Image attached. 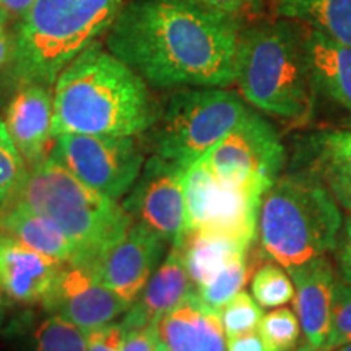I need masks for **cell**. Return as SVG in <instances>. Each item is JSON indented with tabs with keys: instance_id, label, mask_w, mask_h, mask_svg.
<instances>
[{
	"instance_id": "cell-1",
	"label": "cell",
	"mask_w": 351,
	"mask_h": 351,
	"mask_svg": "<svg viewBox=\"0 0 351 351\" xmlns=\"http://www.w3.org/2000/svg\"><path fill=\"white\" fill-rule=\"evenodd\" d=\"M236 16L191 0H132L106 46L153 88H228L236 80Z\"/></svg>"
},
{
	"instance_id": "cell-2",
	"label": "cell",
	"mask_w": 351,
	"mask_h": 351,
	"mask_svg": "<svg viewBox=\"0 0 351 351\" xmlns=\"http://www.w3.org/2000/svg\"><path fill=\"white\" fill-rule=\"evenodd\" d=\"M52 134L135 137L150 130L158 108L148 83L99 43L62 70L52 95Z\"/></svg>"
},
{
	"instance_id": "cell-3",
	"label": "cell",
	"mask_w": 351,
	"mask_h": 351,
	"mask_svg": "<svg viewBox=\"0 0 351 351\" xmlns=\"http://www.w3.org/2000/svg\"><path fill=\"white\" fill-rule=\"evenodd\" d=\"M343 213L313 171L280 176L262 197L257 238L263 254L291 270L335 251Z\"/></svg>"
},
{
	"instance_id": "cell-4",
	"label": "cell",
	"mask_w": 351,
	"mask_h": 351,
	"mask_svg": "<svg viewBox=\"0 0 351 351\" xmlns=\"http://www.w3.org/2000/svg\"><path fill=\"white\" fill-rule=\"evenodd\" d=\"M234 83L258 111L296 124L309 119L315 86L300 29L278 21L241 32Z\"/></svg>"
},
{
	"instance_id": "cell-5",
	"label": "cell",
	"mask_w": 351,
	"mask_h": 351,
	"mask_svg": "<svg viewBox=\"0 0 351 351\" xmlns=\"http://www.w3.org/2000/svg\"><path fill=\"white\" fill-rule=\"evenodd\" d=\"M8 202L52 219L72 244L73 262L88 267L119 241L132 223L117 200L88 187L52 155L38 169L26 173Z\"/></svg>"
},
{
	"instance_id": "cell-6",
	"label": "cell",
	"mask_w": 351,
	"mask_h": 351,
	"mask_svg": "<svg viewBox=\"0 0 351 351\" xmlns=\"http://www.w3.org/2000/svg\"><path fill=\"white\" fill-rule=\"evenodd\" d=\"M124 0H36L21 16L12 62L23 83L49 86L86 47L108 33Z\"/></svg>"
},
{
	"instance_id": "cell-7",
	"label": "cell",
	"mask_w": 351,
	"mask_h": 351,
	"mask_svg": "<svg viewBox=\"0 0 351 351\" xmlns=\"http://www.w3.org/2000/svg\"><path fill=\"white\" fill-rule=\"evenodd\" d=\"M252 109L234 91L218 86L182 88L155 122V155L191 166L244 121Z\"/></svg>"
},
{
	"instance_id": "cell-8",
	"label": "cell",
	"mask_w": 351,
	"mask_h": 351,
	"mask_svg": "<svg viewBox=\"0 0 351 351\" xmlns=\"http://www.w3.org/2000/svg\"><path fill=\"white\" fill-rule=\"evenodd\" d=\"M263 195L254 189L219 181L204 161H195L184 173L186 234L213 230L252 247Z\"/></svg>"
},
{
	"instance_id": "cell-9",
	"label": "cell",
	"mask_w": 351,
	"mask_h": 351,
	"mask_svg": "<svg viewBox=\"0 0 351 351\" xmlns=\"http://www.w3.org/2000/svg\"><path fill=\"white\" fill-rule=\"evenodd\" d=\"M200 160L219 181L265 194L280 178L287 152L274 125L252 109Z\"/></svg>"
},
{
	"instance_id": "cell-10",
	"label": "cell",
	"mask_w": 351,
	"mask_h": 351,
	"mask_svg": "<svg viewBox=\"0 0 351 351\" xmlns=\"http://www.w3.org/2000/svg\"><path fill=\"white\" fill-rule=\"evenodd\" d=\"M51 155L83 184L112 200L130 191L145 165L134 137L57 135Z\"/></svg>"
},
{
	"instance_id": "cell-11",
	"label": "cell",
	"mask_w": 351,
	"mask_h": 351,
	"mask_svg": "<svg viewBox=\"0 0 351 351\" xmlns=\"http://www.w3.org/2000/svg\"><path fill=\"white\" fill-rule=\"evenodd\" d=\"M184 173V166L153 155L122 202L132 225L152 231L169 245H182L186 238Z\"/></svg>"
},
{
	"instance_id": "cell-12",
	"label": "cell",
	"mask_w": 351,
	"mask_h": 351,
	"mask_svg": "<svg viewBox=\"0 0 351 351\" xmlns=\"http://www.w3.org/2000/svg\"><path fill=\"white\" fill-rule=\"evenodd\" d=\"M43 306L47 314L59 315L85 333L116 322L130 307L91 267L73 261L62 263Z\"/></svg>"
},
{
	"instance_id": "cell-13",
	"label": "cell",
	"mask_w": 351,
	"mask_h": 351,
	"mask_svg": "<svg viewBox=\"0 0 351 351\" xmlns=\"http://www.w3.org/2000/svg\"><path fill=\"white\" fill-rule=\"evenodd\" d=\"M168 243L142 226L132 225L91 269L111 291L132 306L163 257Z\"/></svg>"
},
{
	"instance_id": "cell-14",
	"label": "cell",
	"mask_w": 351,
	"mask_h": 351,
	"mask_svg": "<svg viewBox=\"0 0 351 351\" xmlns=\"http://www.w3.org/2000/svg\"><path fill=\"white\" fill-rule=\"evenodd\" d=\"M52 95L41 83H23L7 109L5 125L13 145L23 158L26 171L43 166L51 156L56 137L52 134Z\"/></svg>"
},
{
	"instance_id": "cell-15",
	"label": "cell",
	"mask_w": 351,
	"mask_h": 351,
	"mask_svg": "<svg viewBox=\"0 0 351 351\" xmlns=\"http://www.w3.org/2000/svg\"><path fill=\"white\" fill-rule=\"evenodd\" d=\"M62 262L33 251L5 231H0V295L19 304L43 302Z\"/></svg>"
},
{
	"instance_id": "cell-16",
	"label": "cell",
	"mask_w": 351,
	"mask_h": 351,
	"mask_svg": "<svg viewBox=\"0 0 351 351\" xmlns=\"http://www.w3.org/2000/svg\"><path fill=\"white\" fill-rule=\"evenodd\" d=\"M194 295L195 288L184 262L182 245H171L168 256L156 267L142 293L127 309L124 319L121 320L122 327L129 330L156 326L165 314Z\"/></svg>"
},
{
	"instance_id": "cell-17",
	"label": "cell",
	"mask_w": 351,
	"mask_h": 351,
	"mask_svg": "<svg viewBox=\"0 0 351 351\" xmlns=\"http://www.w3.org/2000/svg\"><path fill=\"white\" fill-rule=\"evenodd\" d=\"M288 274L295 285V314L306 337V345L320 351L330 327L335 270L324 256L288 270Z\"/></svg>"
},
{
	"instance_id": "cell-18",
	"label": "cell",
	"mask_w": 351,
	"mask_h": 351,
	"mask_svg": "<svg viewBox=\"0 0 351 351\" xmlns=\"http://www.w3.org/2000/svg\"><path fill=\"white\" fill-rule=\"evenodd\" d=\"M304 49L314 86L351 112V47L313 29Z\"/></svg>"
},
{
	"instance_id": "cell-19",
	"label": "cell",
	"mask_w": 351,
	"mask_h": 351,
	"mask_svg": "<svg viewBox=\"0 0 351 351\" xmlns=\"http://www.w3.org/2000/svg\"><path fill=\"white\" fill-rule=\"evenodd\" d=\"M0 231L57 262L65 263L75 257L67 236L52 219L16 202H8L0 212Z\"/></svg>"
},
{
	"instance_id": "cell-20",
	"label": "cell",
	"mask_w": 351,
	"mask_h": 351,
	"mask_svg": "<svg viewBox=\"0 0 351 351\" xmlns=\"http://www.w3.org/2000/svg\"><path fill=\"white\" fill-rule=\"evenodd\" d=\"M249 251L251 247L225 232L213 230L187 232L182 243V254L195 291L215 278L236 256Z\"/></svg>"
},
{
	"instance_id": "cell-21",
	"label": "cell",
	"mask_w": 351,
	"mask_h": 351,
	"mask_svg": "<svg viewBox=\"0 0 351 351\" xmlns=\"http://www.w3.org/2000/svg\"><path fill=\"white\" fill-rule=\"evenodd\" d=\"M280 15L351 47V0H278Z\"/></svg>"
},
{
	"instance_id": "cell-22",
	"label": "cell",
	"mask_w": 351,
	"mask_h": 351,
	"mask_svg": "<svg viewBox=\"0 0 351 351\" xmlns=\"http://www.w3.org/2000/svg\"><path fill=\"white\" fill-rule=\"evenodd\" d=\"M313 173L320 179L337 176L351 179V130H324L306 143Z\"/></svg>"
},
{
	"instance_id": "cell-23",
	"label": "cell",
	"mask_w": 351,
	"mask_h": 351,
	"mask_svg": "<svg viewBox=\"0 0 351 351\" xmlns=\"http://www.w3.org/2000/svg\"><path fill=\"white\" fill-rule=\"evenodd\" d=\"M247 254L249 252H244L236 256L215 278L197 289L194 296L204 309L221 313L223 307L239 291H243L245 280L249 278V274H251Z\"/></svg>"
},
{
	"instance_id": "cell-24",
	"label": "cell",
	"mask_w": 351,
	"mask_h": 351,
	"mask_svg": "<svg viewBox=\"0 0 351 351\" xmlns=\"http://www.w3.org/2000/svg\"><path fill=\"white\" fill-rule=\"evenodd\" d=\"M200 307L195 298L184 301L158 322L161 343L168 351H197Z\"/></svg>"
},
{
	"instance_id": "cell-25",
	"label": "cell",
	"mask_w": 351,
	"mask_h": 351,
	"mask_svg": "<svg viewBox=\"0 0 351 351\" xmlns=\"http://www.w3.org/2000/svg\"><path fill=\"white\" fill-rule=\"evenodd\" d=\"M25 351H86V333L59 315L47 314L29 332Z\"/></svg>"
},
{
	"instance_id": "cell-26",
	"label": "cell",
	"mask_w": 351,
	"mask_h": 351,
	"mask_svg": "<svg viewBox=\"0 0 351 351\" xmlns=\"http://www.w3.org/2000/svg\"><path fill=\"white\" fill-rule=\"evenodd\" d=\"M251 289L257 304L265 309L282 307L293 301V296H295V285L288 270L274 261L262 265L252 275Z\"/></svg>"
},
{
	"instance_id": "cell-27",
	"label": "cell",
	"mask_w": 351,
	"mask_h": 351,
	"mask_svg": "<svg viewBox=\"0 0 351 351\" xmlns=\"http://www.w3.org/2000/svg\"><path fill=\"white\" fill-rule=\"evenodd\" d=\"M257 333L265 351H295L300 341L301 326L298 315L282 306L262 315Z\"/></svg>"
},
{
	"instance_id": "cell-28",
	"label": "cell",
	"mask_w": 351,
	"mask_h": 351,
	"mask_svg": "<svg viewBox=\"0 0 351 351\" xmlns=\"http://www.w3.org/2000/svg\"><path fill=\"white\" fill-rule=\"evenodd\" d=\"M262 315V307L257 301L245 291H239L219 313L226 340L257 332Z\"/></svg>"
},
{
	"instance_id": "cell-29",
	"label": "cell",
	"mask_w": 351,
	"mask_h": 351,
	"mask_svg": "<svg viewBox=\"0 0 351 351\" xmlns=\"http://www.w3.org/2000/svg\"><path fill=\"white\" fill-rule=\"evenodd\" d=\"M25 161L8 135L5 121H0V212L23 182Z\"/></svg>"
},
{
	"instance_id": "cell-30",
	"label": "cell",
	"mask_w": 351,
	"mask_h": 351,
	"mask_svg": "<svg viewBox=\"0 0 351 351\" xmlns=\"http://www.w3.org/2000/svg\"><path fill=\"white\" fill-rule=\"evenodd\" d=\"M351 343V285L337 276L333 289L330 327L320 351H332Z\"/></svg>"
},
{
	"instance_id": "cell-31",
	"label": "cell",
	"mask_w": 351,
	"mask_h": 351,
	"mask_svg": "<svg viewBox=\"0 0 351 351\" xmlns=\"http://www.w3.org/2000/svg\"><path fill=\"white\" fill-rule=\"evenodd\" d=\"M195 298V296H194ZM197 301V300H195ZM200 307L199 313V341L197 351H226V335L223 330L219 313Z\"/></svg>"
},
{
	"instance_id": "cell-32",
	"label": "cell",
	"mask_w": 351,
	"mask_h": 351,
	"mask_svg": "<svg viewBox=\"0 0 351 351\" xmlns=\"http://www.w3.org/2000/svg\"><path fill=\"white\" fill-rule=\"evenodd\" d=\"M124 327L121 322L95 328L86 333V351H122Z\"/></svg>"
},
{
	"instance_id": "cell-33",
	"label": "cell",
	"mask_w": 351,
	"mask_h": 351,
	"mask_svg": "<svg viewBox=\"0 0 351 351\" xmlns=\"http://www.w3.org/2000/svg\"><path fill=\"white\" fill-rule=\"evenodd\" d=\"M160 345V333L156 326L124 328V343L122 351H156Z\"/></svg>"
},
{
	"instance_id": "cell-34",
	"label": "cell",
	"mask_w": 351,
	"mask_h": 351,
	"mask_svg": "<svg viewBox=\"0 0 351 351\" xmlns=\"http://www.w3.org/2000/svg\"><path fill=\"white\" fill-rule=\"evenodd\" d=\"M335 257L339 263L340 278H343L346 283L351 285V217L343 218L339 241L335 245Z\"/></svg>"
},
{
	"instance_id": "cell-35",
	"label": "cell",
	"mask_w": 351,
	"mask_h": 351,
	"mask_svg": "<svg viewBox=\"0 0 351 351\" xmlns=\"http://www.w3.org/2000/svg\"><path fill=\"white\" fill-rule=\"evenodd\" d=\"M322 181L330 189V192L335 197V200L339 202L341 210L348 212L351 217V179L330 176V178H324Z\"/></svg>"
},
{
	"instance_id": "cell-36",
	"label": "cell",
	"mask_w": 351,
	"mask_h": 351,
	"mask_svg": "<svg viewBox=\"0 0 351 351\" xmlns=\"http://www.w3.org/2000/svg\"><path fill=\"white\" fill-rule=\"evenodd\" d=\"M202 7L212 8V10L226 13V15L238 16L241 12L256 3L257 0H191Z\"/></svg>"
},
{
	"instance_id": "cell-37",
	"label": "cell",
	"mask_w": 351,
	"mask_h": 351,
	"mask_svg": "<svg viewBox=\"0 0 351 351\" xmlns=\"http://www.w3.org/2000/svg\"><path fill=\"white\" fill-rule=\"evenodd\" d=\"M226 351H265L257 332L226 340Z\"/></svg>"
},
{
	"instance_id": "cell-38",
	"label": "cell",
	"mask_w": 351,
	"mask_h": 351,
	"mask_svg": "<svg viewBox=\"0 0 351 351\" xmlns=\"http://www.w3.org/2000/svg\"><path fill=\"white\" fill-rule=\"evenodd\" d=\"M34 2L36 0H0V10L7 13L8 19H12V16H20L21 19Z\"/></svg>"
},
{
	"instance_id": "cell-39",
	"label": "cell",
	"mask_w": 351,
	"mask_h": 351,
	"mask_svg": "<svg viewBox=\"0 0 351 351\" xmlns=\"http://www.w3.org/2000/svg\"><path fill=\"white\" fill-rule=\"evenodd\" d=\"M13 54V39L8 36L5 28H0V67L5 65L12 59Z\"/></svg>"
},
{
	"instance_id": "cell-40",
	"label": "cell",
	"mask_w": 351,
	"mask_h": 351,
	"mask_svg": "<svg viewBox=\"0 0 351 351\" xmlns=\"http://www.w3.org/2000/svg\"><path fill=\"white\" fill-rule=\"evenodd\" d=\"M3 319H5V298L0 295V328H2Z\"/></svg>"
},
{
	"instance_id": "cell-41",
	"label": "cell",
	"mask_w": 351,
	"mask_h": 351,
	"mask_svg": "<svg viewBox=\"0 0 351 351\" xmlns=\"http://www.w3.org/2000/svg\"><path fill=\"white\" fill-rule=\"evenodd\" d=\"M8 16H7V13H3L2 10H0V28H5V25L8 23Z\"/></svg>"
},
{
	"instance_id": "cell-42",
	"label": "cell",
	"mask_w": 351,
	"mask_h": 351,
	"mask_svg": "<svg viewBox=\"0 0 351 351\" xmlns=\"http://www.w3.org/2000/svg\"><path fill=\"white\" fill-rule=\"evenodd\" d=\"M296 351H319V350H314V348H313V346L306 345V346H302V348H300V350H296Z\"/></svg>"
},
{
	"instance_id": "cell-43",
	"label": "cell",
	"mask_w": 351,
	"mask_h": 351,
	"mask_svg": "<svg viewBox=\"0 0 351 351\" xmlns=\"http://www.w3.org/2000/svg\"><path fill=\"white\" fill-rule=\"evenodd\" d=\"M332 351H351V343H350V345H345V346H341V348L332 350Z\"/></svg>"
},
{
	"instance_id": "cell-44",
	"label": "cell",
	"mask_w": 351,
	"mask_h": 351,
	"mask_svg": "<svg viewBox=\"0 0 351 351\" xmlns=\"http://www.w3.org/2000/svg\"><path fill=\"white\" fill-rule=\"evenodd\" d=\"M156 351H168V350H166V346H165L163 343H161V340H160V345H158Z\"/></svg>"
}]
</instances>
